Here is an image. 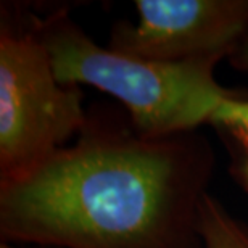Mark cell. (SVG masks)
Here are the masks:
<instances>
[{
	"mask_svg": "<svg viewBox=\"0 0 248 248\" xmlns=\"http://www.w3.org/2000/svg\"><path fill=\"white\" fill-rule=\"evenodd\" d=\"M205 148L186 134L87 132L2 181V235L64 248H200Z\"/></svg>",
	"mask_w": 248,
	"mask_h": 248,
	"instance_id": "1",
	"label": "cell"
},
{
	"mask_svg": "<svg viewBox=\"0 0 248 248\" xmlns=\"http://www.w3.org/2000/svg\"><path fill=\"white\" fill-rule=\"evenodd\" d=\"M41 36L58 81L91 86L118 98L143 136L190 132L211 123L234 97L215 79L219 58L160 62L103 48L64 18L44 26Z\"/></svg>",
	"mask_w": 248,
	"mask_h": 248,
	"instance_id": "2",
	"label": "cell"
},
{
	"mask_svg": "<svg viewBox=\"0 0 248 248\" xmlns=\"http://www.w3.org/2000/svg\"><path fill=\"white\" fill-rule=\"evenodd\" d=\"M84 126L78 87L58 81L41 32L0 36L2 181L31 170Z\"/></svg>",
	"mask_w": 248,
	"mask_h": 248,
	"instance_id": "3",
	"label": "cell"
},
{
	"mask_svg": "<svg viewBox=\"0 0 248 248\" xmlns=\"http://www.w3.org/2000/svg\"><path fill=\"white\" fill-rule=\"evenodd\" d=\"M137 21L115 29L111 48L160 62L231 55L248 31V0H137Z\"/></svg>",
	"mask_w": 248,
	"mask_h": 248,
	"instance_id": "4",
	"label": "cell"
},
{
	"mask_svg": "<svg viewBox=\"0 0 248 248\" xmlns=\"http://www.w3.org/2000/svg\"><path fill=\"white\" fill-rule=\"evenodd\" d=\"M202 248H248V227L240 224L221 203L205 193L198 208Z\"/></svg>",
	"mask_w": 248,
	"mask_h": 248,
	"instance_id": "5",
	"label": "cell"
},
{
	"mask_svg": "<svg viewBox=\"0 0 248 248\" xmlns=\"http://www.w3.org/2000/svg\"><path fill=\"white\" fill-rule=\"evenodd\" d=\"M211 123L227 127L239 139L244 152V176L248 182V100L239 97L227 98Z\"/></svg>",
	"mask_w": 248,
	"mask_h": 248,
	"instance_id": "6",
	"label": "cell"
},
{
	"mask_svg": "<svg viewBox=\"0 0 248 248\" xmlns=\"http://www.w3.org/2000/svg\"><path fill=\"white\" fill-rule=\"evenodd\" d=\"M231 57L237 68L248 71V31L244 36V39L239 42V46L235 47V50L231 53Z\"/></svg>",
	"mask_w": 248,
	"mask_h": 248,
	"instance_id": "7",
	"label": "cell"
},
{
	"mask_svg": "<svg viewBox=\"0 0 248 248\" xmlns=\"http://www.w3.org/2000/svg\"><path fill=\"white\" fill-rule=\"evenodd\" d=\"M0 248H18V247L12 245V244H10V242H3V244L0 245Z\"/></svg>",
	"mask_w": 248,
	"mask_h": 248,
	"instance_id": "8",
	"label": "cell"
}]
</instances>
